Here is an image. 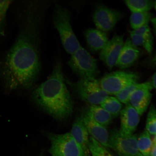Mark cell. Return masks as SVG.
I'll use <instances>...</instances> for the list:
<instances>
[{
  "instance_id": "obj_1",
  "label": "cell",
  "mask_w": 156,
  "mask_h": 156,
  "mask_svg": "<svg viewBox=\"0 0 156 156\" xmlns=\"http://www.w3.org/2000/svg\"><path fill=\"white\" fill-rule=\"evenodd\" d=\"M49 6L40 1L27 6L22 28L1 68L2 80L10 89L30 88L40 73L41 27Z\"/></svg>"
},
{
  "instance_id": "obj_2",
  "label": "cell",
  "mask_w": 156,
  "mask_h": 156,
  "mask_svg": "<svg viewBox=\"0 0 156 156\" xmlns=\"http://www.w3.org/2000/svg\"><path fill=\"white\" fill-rule=\"evenodd\" d=\"M61 62L54 64L49 77L33 91V101L44 112L55 119L63 120L71 115L73 104L64 82Z\"/></svg>"
},
{
  "instance_id": "obj_3",
  "label": "cell",
  "mask_w": 156,
  "mask_h": 156,
  "mask_svg": "<svg viewBox=\"0 0 156 156\" xmlns=\"http://www.w3.org/2000/svg\"><path fill=\"white\" fill-rule=\"evenodd\" d=\"M71 15L66 8L58 3L55 4L53 24L59 34L64 50L71 55L81 46L72 26Z\"/></svg>"
},
{
  "instance_id": "obj_4",
  "label": "cell",
  "mask_w": 156,
  "mask_h": 156,
  "mask_svg": "<svg viewBox=\"0 0 156 156\" xmlns=\"http://www.w3.org/2000/svg\"><path fill=\"white\" fill-rule=\"evenodd\" d=\"M68 64L80 79H96L99 73L96 60L81 46L71 55Z\"/></svg>"
},
{
  "instance_id": "obj_5",
  "label": "cell",
  "mask_w": 156,
  "mask_h": 156,
  "mask_svg": "<svg viewBox=\"0 0 156 156\" xmlns=\"http://www.w3.org/2000/svg\"><path fill=\"white\" fill-rule=\"evenodd\" d=\"M48 136L51 143L49 151L52 156H87L70 132L50 133Z\"/></svg>"
},
{
  "instance_id": "obj_6",
  "label": "cell",
  "mask_w": 156,
  "mask_h": 156,
  "mask_svg": "<svg viewBox=\"0 0 156 156\" xmlns=\"http://www.w3.org/2000/svg\"><path fill=\"white\" fill-rule=\"evenodd\" d=\"M70 84L78 97L90 105H100L109 95L101 87L97 79H80Z\"/></svg>"
},
{
  "instance_id": "obj_7",
  "label": "cell",
  "mask_w": 156,
  "mask_h": 156,
  "mask_svg": "<svg viewBox=\"0 0 156 156\" xmlns=\"http://www.w3.org/2000/svg\"><path fill=\"white\" fill-rule=\"evenodd\" d=\"M139 79L138 74L133 72L117 71L106 74L99 83L109 95H115L125 88L138 83Z\"/></svg>"
},
{
  "instance_id": "obj_8",
  "label": "cell",
  "mask_w": 156,
  "mask_h": 156,
  "mask_svg": "<svg viewBox=\"0 0 156 156\" xmlns=\"http://www.w3.org/2000/svg\"><path fill=\"white\" fill-rule=\"evenodd\" d=\"M137 138L136 134L126 136L120 130H112L109 137V148L120 156H139L141 154L138 150Z\"/></svg>"
},
{
  "instance_id": "obj_9",
  "label": "cell",
  "mask_w": 156,
  "mask_h": 156,
  "mask_svg": "<svg viewBox=\"0 0 156 156\" xmlns=\"http://www.w3.org/2000/svg\"><path fill=\"white\" fill-rule=\"evenodd\" d=\"M123 17L122 12L100 5L95 10L93 19L97 29L106 33L112 30Z\"/></svg>"
},
{
  "instance_id": "obj_10",
  "label": "cell",
  "mask_w": 156,
  "mask_h": 156,
  "mask_svg": "<svg viewBox=\"0 0 156 156\" xmlns=\"http://www.w3.org/2000/svg\"><path fill=\"white\" fill-rule=\"evenodd\" d=\"M153 89L150 81L140 83L130 98L129 103L135 109L140 116L146 112L149 106Z\"/></svg>"
},
{
  "instance_id": "obj_11",
  "label": "cell",
  "mask_w": 156,
  "mask_h": 156,
  "mask_svg": "<svg viewBox=\"0 0 156 156\" xmlns=\"http://www.w3.org/2000/svg\"><path fill=\"white\" fill-rule=\"evenodd\" d=\"M124 43V35H115L101 51L99 57L109 69L115 66Z\"/></svg>"
},
{
  "instance_id": "obj_12",
  "label": "cell",
  "mask_w": 156,
  "mask_h": 156,
  "mask_svg": "<svg viewBox=\"0 0 156 156\" xmlns=\"http://www.w3.org/2000/svg\"><path fill=\"white\" fill-rule=\"evenodd\" d=\"M120 131L126 136L133 134L140 121V115L129 103L126 105L120 113Z\"/></svg>"
},
{
  "instance_id": "obj_13",
  "label": "cell",
  "mask_w": 156,
  "mask_h": 156,
  "mask_svg": "<svg viewBox=\"0 0 156 156\" xmlns=\"http://www.w3.org/2000/svg\"><path fill=\"white\" fill-rule=\"evenodd\" d=\"M140 54L139 48L133 44L130 39H128L124 42L115 66L121 69L131 67L139 58Z\"/></svg>"
},
{
  "instance_id": "obj_14",
  "label": "cell",
  "mask_w": 156,
  "mask_h": 156,
  "mask_svg": "<svg viewBox=\"0 0 156 156\" xmlns=\"http://www.w3.org/2000/svg\"><path fill=\"white\" fill-rule=\"evenodd\" d=\"M83 117L89 134L104 147L109 148L110 134L106 128L95 122L87 112Z\"/></svg>"
},
{
  "instance_id": "obj_15",
  "label": "cell",
  "mask_w": 156,
  "mask_h": 156,
  "mask_svg": "<svg viewBox=\"0 0 156 156\" xmlns=\"http://www.w3.org/2000/svg\"><path fill=\"white\" fill-rule=\"evenodd\" d=\"M70 133L83 148L87 156L90 152L88 148L89 134L84 122L83 115L76 118Z\"/></svg>"
},
{
  "instance_id": "obj_16",
  "label": "cell",
  "mask_w": 156,
  "mask_h": 156,
  "mask_svg": "<svg viewBox=\"0 0 156 156\" xmlns=\"http://www.w3.org/2000/svg\"><path fill=\"white\" fill-rule=\"evenodd\" d=\"M85 36L89 47L94 52H100L109 40L106 32L97 29H87Z\"/></svg>"
},
{
  "instance_id": "obj_17",
  "label": "cell",
  "mask_w": 156,
  "mask_h": 156,
  "mask_svg": "<svg viewBox=\"0 0 156 156\" xmlns=\"http://www.w3.org/2000/svg\"><path fill=\"white\" fill-rule=\"evenodd\" d=\"M87 113L95 122L106 128L112 122V116L100 106L90 105Z\"/></svg>"
},
{
  "instance_id": "obj_18",
  "label": "cell",
  "mask_w": 156,
  "mask_h": 156,
  "mask_svg": "<svg viewBox=\"0 0 156 156\" xmlns=\"http://www.w3.org/2000/svg\"><path fill=\"white\" fill-rule=\"evenodd\" d=\"M125 3L131 13L149 12L154 6V1L151 0H126Z\"/></svg>"
},
{
  "instance_id": "obj_19",
  "label": "cell",
  "mask_w": 156,
  "mask_h": 156,
  "mask_svg": "<svg viewBox=\"0 0 156 156\" xmlns=\"http://www.w3.org/2000/svg\"><path fill=\"white\" fill-rule=\"evenodd\" d=\"M100 106L114 118L118 117L122 110V103L115 97L109 95Z\"/></svg>"
},
{
  "instance_id": "obj_20",
  "label": "cell",
  "mask_w": 156,
  "mask_h": 156,
  "mask_svg": "<svg viewBox=\"0 0 156 156\" xmlns=\"http://www.w3.org/2000/svg\"><path fill=\"white\" fill-rule=\"evenodd\" d=\"M152 15L149 12L131 13L130 17V23L133 30L148 25L152 18Z\"/></svg>"
},
{
  "instance_id": "obj_21",
  "label": "cell",
  "mask_w": 156,
  "mask_h": 156,
  "mask_svg": "<svg viewBox=\"0 0 156 156\" xmlns=\"http://www.w3.org/2000/svg\"><path fill=\"white\" fill-rule=\"evenodd\" d=\"M138 151L142 155L149 156L153 145L150 134L146 129L144 130L137 138Z\"/></svg>"
},
{
  "instance_id": "obj_22",
  "label": "cell",
  "mask_w": 156,
  "mask_h": 156,
  "mask_svg": "<svg viewBox=\"0 0 156 156\" xmlns=\"http://www.w3.org/2000/svg\"><path fill=\"white\" fill-rule=\"evenodd\" d=\"M130 40L134 45L137 47H143L148 52L151 53L153 50V43L146 40L143 37L132 30L130 32Z\"/></svg>"
},
{
  "instance_id": "obj_23",
  "label": "cell",
  "mask_w": 156,
  "mask_h": 156,
  "mask_svg": "<svg viewBox=\"0 0 156 156\" xmlns=\"http://www.w3.org/2000/svg\"><path fill=\"white\" fill-rule=\"evenodd\" d=\"M150 134L156 135V108L152 105L147 115L146 129Z\"/></svg>"
},
{
  "instance_id": "obj_24",
  "label": "cell",
  "mask_w": 156,
  "mask_h": 156,
  "mask_svg": "<svg viewBox=\"0 0 156 156\" xmlns=\"http://www.w3.org/2000/svg\"><path fill=\"white\" fill-rule=\"evenodd\" d=\"M12 2L11 1H0V37L5 32L7 13Z\"/></svg>"
},
{
  "instance_id": "obj_25",
  "label": "cell",
  "mask_w": 156,
  "mask_h": 156,
  "mask_svg": "<svg viewBox=\"0 0 156 156\" xmlns=\"http://www.w3.org/2000/svg\"><path fill=\"white\" fill-rule=\"evenodd\" d=\"M139 84L140 83H136L129 86L115 95V97L121 103L126 105L128 104L132 94L138 87Z\"/></svg>"
},
{
  "instance_id": "obj_26",
  "label": "cell",
  "mask_w": 156,
  "mask_h": 156,
  "mask_svg": "<svg viewBox=\"0 0 156 156\" xmlns=\"http://www.w3.org/2000/svg\"><path fill=\"white\" fill-rule=\"evenodd\" d=\"M138 34L141 35L146 40L153 43V37L149 25H145L135 30H133Z\"/></svg>"
},
{
  "instance_id": "obj_27",
  "label": "cell",
  "mask_w": 156,
  "mask_h": 156,
  "mask_svg": "<svg viewBox=\"0 0 156 156\" xmlns=\"http://www.w3.org/2000/svg\"><path fill=\"white\" fill-rule=\"evenodd\" d=\"M151 81L153 89L156 90V72L151 78Z\"/></svg>"
},
{
  "instance_id": "obj_28",
  "label": "cell",
  "mask_w": 156,
  "mask_h": 156,
  "mask_svg": "<svg viewBox=\"0 0 156 156\" xmlns=\"http://www.w3.org/2000/svg\"><path fill=\"white\" fill-rule=\"evenodd\" d=\"M150 155L151 156H156V144L153 143V147H152Z\"/></svg>"
},
{
  "instance_id": "obj_29",
  "label": "cell",
  "mask_w": 156,
  "mask_h": 156,
  "mask_svg": "<svg viewBox=\"0 0 156 156\" xmlns=\"http://www.w3.org/2000/svg\"><path fill=\"white\" fill-rule=\"evenodd\" d=\"M151 21L153 25L156 35V17H152Z\"/></svg>"
},
{
  "instance_id": "obj_30",
  "label": "cell",
  "mask_w": 156,
  "mask_h": 156,
  "mask_svg": "<svg viewBox=\"0 0 156 156\" xmlns=\"http://www.w3.org/2000/svg\"><path fill=\"white\" fill-rule=\"evenodd\" d=\"M153 142L154 143L156 144V135H155L154 138Z\"/></svg>"
},
{
  "instance_id": "obj_31",
  "label": "cell",
  "mask_w": 156,
  "mask_h": 156,
  "mask_svg": "<svg viewBox=\"0 0 156 156\" xmlns=\"http://www.w3.org/2000/svg\"><path fill=\"white\" fill-rule=\"evenodd\" d=\"M154 9L156 11V1H154Z\"/></svg>"
},
{
  "instance_id": "obj_32",
  "label": "cell",
  "mask_w": 156,
  "mask_h": 156,
  "mask_svg": "<svg viewBox=\"0 0 156 156\" xmlns=\"http://www.w3.org/2000/svg\"><path fill=\"white\" fill-rule=\"evenodd\" d=\"M154 62L156 64V53L155 55L154 58Z\"/></svg>"
},
{
  "instance_id": "obj_33",
  "label": "cell",
  "mask_w": 156,
  "mask_h": 156,
  "mask_svg": "<svg viewBox=\"0 0 156 156\" xmlns=\"http://www.w3.org/2000/svg\"><path fill=\"white\" fill-rule=\"evenodd\" d=\"M112 156V155H111L110 154H109L108 156Z\"/></svg>"
},
{
  "instance_id": "obj_34",
  "label": "cell",
  "mask_w": 156,
  "mask_h": 156,
  "mask_svg": "<svg viewBox=\"0 0 156 156\" xmlns=\"http://www.w3.org/2000/svg\"><path fill=\"white\" fill-rule=\"evenodd\" d=\"M139 156H150V155H149V156H144V155H142L141 154V155H140Z\"/></svg>"
},
{
  "instance_id": "obj_35",
  "label": "cell",
  "mask_w": 156,
  "mask_h": 156,
  "mask_svg": "<svg viewBox=\"0 0 156 156\" xmlns=\"http://www.w3.org/2000/svg\"><path fill=\"white\" fill-rule=\"evenodd\" d=\"M109 154V153L107 155H104V156H108V154Z\"/></svg>"
}]
</instances>
